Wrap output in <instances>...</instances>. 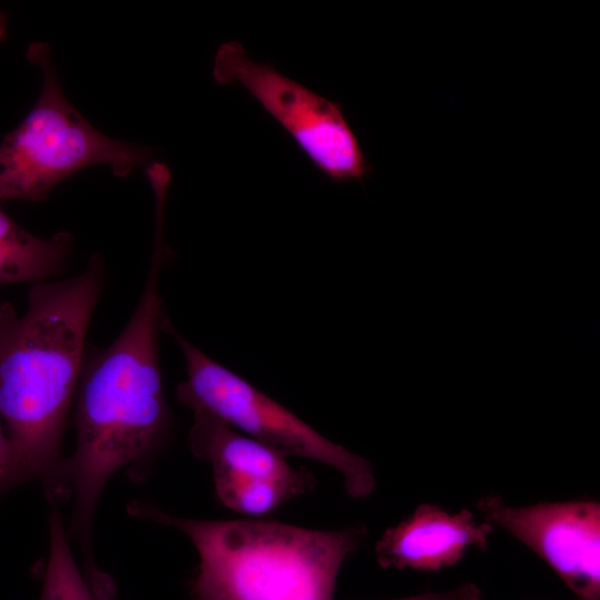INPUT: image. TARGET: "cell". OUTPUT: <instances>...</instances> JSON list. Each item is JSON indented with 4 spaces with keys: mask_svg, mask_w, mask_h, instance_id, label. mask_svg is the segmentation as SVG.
Returning a JSON list of instances; mask_svg holds the SVG:
<instances>
[{
    "mask_svg": "<svg viewBox=\"0 0 600 600\" xmlns=\"http://www.w3.org/2000/svg\"><path fill=\"white\" fill-rule=\"evenodd\" d=\"M392 600H482V592L477 586L466 583L446 592H427Z\"/></svg>",
    "mask_w": 600,
    "mask_h": 600,
    "instance_id": "4fadbf2b",
    "label": "cell"
},
{
    "mask_svg": "<svg viewBox=\"0 0 600 600\" xmlns=\"http://www.w3.org/2000/svg\"><path fill=\"white\" fill-rule=\"evenodd\" d=\"M191 411L190 448L193 454L210 462L212 471L283 483L302 494L313 488L314 478L308 471L291 467L286 457L208 411Z\"/></svg>",
    "mask_w": 600,
    "mask_h": 600,
    "instance_id": "9c48e42d",
    "label": "cell"
},
{
    "mask_svg": "<svg viewBox=\"0 0 600 600\" xmlns=\"http://www.w3.org/2000/svg\"><path fill=\"white\" fill-rule=\"evenodd\" d=\"M486 522L517 538L564 581L578 600H600V503L592 500L517 507L483 496Z\"/></svg>",
    "mask_w": 600,
    "mask_h": 600,
    "instance_id": "52a82bcc",
    "label": "cell"
},
{
    "mask_svg": "<svg viewBox=\"0 0 600 600\" xmlns=\"http://www.w3.org/2000/svg\"><path fill=\"white\" fill-rule=\"evenodd\" d=\"M493 526L478 522L462 509L450 513L422 503L377 541L374 552L383 569L437 571L459 562L471 547L487 550Z\"/></svg>",
    "mask_w": 600,
    "mask_h": 600,
    "instance_id": "ba28073f",
    "label": "cell"
},
{
    "mask_svg": "<svg viewBox=\"0 0 600 600\" xmlns=\"http://www.w3.org/2000/svg\"><path fill=\"white\" fill-rule=\"evenodd\" d=\"M27 58L40 70L41 89L28 116L0 143V200L43 201L90 166L128 177L150 164L152 148L107 137L68 101L47 43L32 42Z\"/></svg>",
    "mask_w": 600,
    "mask_h": 600,
    "instance_id": "277c9868",
    "label": "cell"
},
{
    "mask_svg": "<svg viewBox=\"0 0 600 600\" xmlns=\"http://www.w3.org/2000/svg\"><path fill=\"white\" fill-rule=\"evenodd\" d=\"M162 331L173 337L184 360L187 379L177 387L178 400L202 409L279 454L322 462L339 471L346 492L364 499L376 489L369 460L316 431L287 408L219 364L182 337L163 318Z\"/></svg>",
    "mask_w": 600,
    "mask_h": 600,
    "instance_id": "5b68a950",
    "label": "cell"
},
{
    "mask_svg": "<svg viewBox=\"0 0 600 600\" xmlns=\"http://www.w3.org/2000/svg\"><path fill=\"white\" fill-rule=\"evenodd\" d=\"M214 490L220 502L227 508L249 516L267 514L290 499L302 493L290 486L212 471Z\"/></svg>",
    "mask_w": 600,
    "mask_h": 600,
    "instance_id": "7c38bea8",
    "label": "cell"
},
{
    "mask_svg": "<svg viewBox=\"0 0 600 600\" xmlns=\"http://www.w3.org/2000/svg\"><path fill=\"white\" fill-rule=\"evenodd\" d=\"M40 600H96L93 589L78 568L59 512L49 520V556Z\"/></svg>",
    "mask_w": 600,
    "mask_h": 600,
    "instance_id": "8fae6325",
    "label": "cell"
},
{
    "mask_svg": "<svg viewBox=\"0 0 600 600\" xmlns=\"http://www.w3.org/2000/svg\"><path fill=\"white\" fill-rule=\"evenodd\" d=\"M212 73L221 86L243 87L331 181L363 180L372 171L339 103L283 76L269 62L252 61L237 41L218 48Z\"/></svg>",
    "mask_w": 600,
    "mask_h": 600,
    "instance_id": "8992f818",
    "label": "cell"
},
{
    "mask_svg": "<svg viewBox=\"0 0 600 600\" xmlns=\"http://www.w3.org/2000/svg\"><path fill=\"white\" fill-rule=\"evenodd\" d=\"M129 509L193 543L196 600H332L344 560L367 536L362 524L313 530L272 520L183 518L141 501Z\"/></svg>",
    "mask_w": 600,
    "mask_h": 600,
    "instance_id": "3957f363",
    "label": "cell"
},
{
    "mask_svg": "<svg viewBox=\"0 0 600 600\" xmlns=\"http://www.w3.org/2000/svg\"><path fill=\"white\" fill-rule=\"evenodd\" d=\"M73 248V237L60 231L41 238L26 231L0 241V286L38 283L56 279L66 268Z\"/></svg>",
    "mask_w": 600,
    "mask_h": 600,
    "instance_id": "30bf717a",
    "label": "cell"
},
{
    "mask_svg": "<svg viewBox=\"0 0 600 600\" xmlns=\"http://www.w3.org/2000/svg\"><path fill=\"white\" fill-rule=\"evenodd\" d=\"M9 472V447L6 433L0 422V493L7 490Z\"/></svg>",
    "mask_w": 600,
    "mask_h": 600,
    "instance_id": "5bb4252c",
    "label": "cell"
},
{
    "mask_svg": "<svg viewBox=\"0 0 600 600\" xmlns=\"http://www.w3.org/2000/svg\"><path fill=\"white\" fill-rule=\"evenodd\" d=\"M7 31V21L6 17L2 12H0V41H2L6 37Z\"/></svg>",
    "mask_w": 600,
    "mask_h": 600,
    "instance_id": "9a60e30c",
    "label": "cell"
},
{
    "mask_svg": "<svg viewBox=\"0 0 600 600\" xmlns=\"http://www.w3.org/2000/svg\"><path fill=\"white\" fill-rule=\"evenodd\" d=\"M166 254L152 252L139 301L106 349L84 357L77 389V442L63 461L61 486L73 497L71 533L88 574L99 573L91 556V526L100 493L119 469L141 463L162 446L171 428L160 371L159 337L164 310L159 274Z\"/></svg>",
    "mask_w": 600,
    "mask_h": 600,
    "instance_id": "7a4b0ae2",
    "label": "cell"
},
{
    "mask_svg": "<svg viewBox=\"0 0 600 600\" xmlns=\"http://www.w3.org/2000/svg\"><path fill=\"white\" fill-rule=\"evenodd\" d=\"M106 263L92 253L77 276L31 286L22 313L0 302V420L9 447L7 489L44 482L63 496L61 442L102 296Z\"/></svg>",
    "mask_w": 600,
    "mask_h": 600,
    "instance_id": "6da1fadb",
    "label": "cell"
}]
</instances>
